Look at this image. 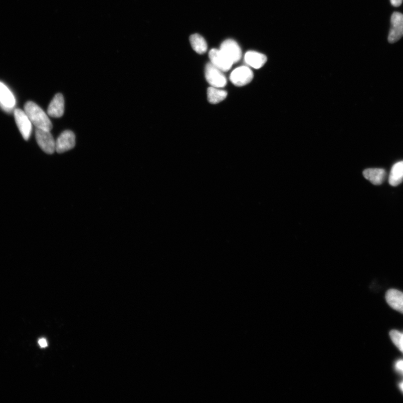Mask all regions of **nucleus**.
<instances>
[{
  "instance_id": "nucleus-1",
  "label": "nucleus",
  "mask_w": 403,
  "mask_h": 403,
  "mask_svg": "<svg viewBox=\"0 0 403 403\" xmlns=\"http://www.w3.org/2000/svg\"><path fill=\"white\" fill-rule=\"evenodd\" d=\"M25 109L28 117L37 128L51 130L53 125L50 118L37 104L28 102L25 105Z\"/></svg>"
},
{
  "instance_id": "nucleus-2",
  "label": "nucleus",
  "mask_w": 403,
  "mask_h": 403,
  "mask_svg": "<svg viewBox=\"0 0 403 403\" xmlns=\"http://www.w3.org/2000/svg\"><path fill=\"white\" fill-rule=\"evenodd\" d=\"M205 76L208 82L213 87L223 88L227 85V79L223 71L211 63L208 64L206 66Z\"/></svg>"
},
{
  "instance_id": "nucleus-3",
  "label": "nucleus",
  "mask_w": 403,
  "mask_h": 403,
  "mask_svg": "<svg viewBox=\"0 0 403 403\" xmlns=\"http://www.w3.org/2000/svg\"><path fill=\"white\" fill-rule=\"evenodd\" d=\"M36 137L38 145L42 150L49 154H52L56 151V142L50 131L37 128Z\"/></svg>"
},
{
  "instance_id": "nucleus-4",
  "label": "nucleus",
  "mask_w": 403,
  "mask_h": 403,
  "mask_svg": "<svg viewBox=\"0 0 403 403\" xmlns=\"http://www.w3.org/2000/svg\"><path fill=\"white\" fill-rule=\"evenodd\" d=\"M253 76L251 69L247 66H241L232 72L230 79L235 86H243L250 83L253 79Z\"/></svg>"
},
{
  "instance_id": "nucleus-5",
  "label": "nucleus",
  "mask_w": 403,
  "mask_h": 403,
  "mask_svg": "<svg viewBox=\"0 0 403 403\" xmlns=\"http://www.w3.org/2000/svg\"><path fill=\"white\" fill-rule=\"evenodd\" d=\"M403 36V15L400 13L392 14L391 18V28L388 36V41L394 43Z\"/></svg>"
},
{
  "instance_id": "nucleus-6",
  "label": "nucleus",
  "mask_w": 403,
  "mask_h": 403,
  "mask_svg": "<svg viewBox=\"0 0 403 403\" xmlns=\"http://www.w3.org/2000/svg\"><path fill=\"white\" fill-rule=\"evenodd\" d=\"M14 116L18 127L20 131L22 136L25 140H28L30 138L32 129V122L25 112L20 109L14 110Z\"/></svg>"
},
{
  "instance_id": "nucleus-7",
  "label": "nucleus",
  "mask_w": 403,
  "mask_h": 403,
  "mask_svg": "<svg viewBox=\"0 0 403 403\" xmlns=\"http://www.w3.org/2000/svg\"><path fill=\"white\" fill-rule=\"evenodd\" d=\"M220 50L233 62V64L237 63L242 58V52L241 47L234 40H228L224 41L221 45Z\"/></svg>"
},
{
  "instance_id": "nucleus-8",
  "label": "nucleus",
  "mask_w": 403,
  "mask_h": 403,
  "mask_svg": "<svg viewBox=\"0 0 403 403\" xmlns=\"http://www.w3.org/2000/svg\"><path fill=\"white\" fill-rule=\"evenodd\" d=\"M209 57L211 63L223 72L229 71L233 65V62L220 50H211L209 52Z\"/></svg>"
},
{
  "instance_id": "nucleus-9",
  "label": "nucleus",
  "mask_w": 403,
  "mask_h": 403,
  "mask_svg": "<svg viewBox=\"0 0 403 403\" xmlns=\"http://www.w3.org/2000/svg\"><path fill=\"white\" fill-rule=\"evenodd\" d=\"M75 146V136L73 132L69 130L62 132L56 141V151L63 153L71 150Z\"/></svg>"
},
{
  "instance_id": "nucleus-10",
  "label": "nucleus",
  "mask_w": 403,
  "mask_h": 403,
  "mask_svg": "<svg viewBox=\"0 0 403 403\" xmlns=\"http://www.w3.org/2000/svg\"><path fill=\"white\" fill-rule=\"evenodd\" d=\"M65 110V100L63 95L57 94L52 99L48 108L47 112L51 117L60 118L63 116Z\"/></svg>"
},
{
  "instance_id": "nucleus-11",
  "label": "nucleus",
  "mask_w": 403,
  "mask_h": 403,
  "mask_svg": "<svg viewBox=\"0 0 403 403\" xmlns=\"http://www.w3.org/2000/svg\"><path fill=\"white\" fill-rule=\"evenodd\" d=\"M386 300L391 308L403 314V293L395 289L388 290L386 294Z\"/></svg>"
},
{
  "instance_id": "nucleus-12",
  "label": "nucleus",
  "mask_w": 403,
  "mask_h": 403,
  "mask_svg": "<svg viewBox=\"0 0 403 403\" xmlns=\"http://www.w3.org/2000/svg\"><path fill=\"white\" fill-rule=\"evenodd\" d=\"M363 174L365 178L375 185H381L384 181L386 172L381 168H369L364 170Z\"/></svg>"
},
{
  "instance_id": "nucleus-13",
  "label": "nucleus",
  "mask_w": 403,
  "mask_h": 403,
  "mask_svg": "<svg viewBox=\"0 0 403 403\" xmlns=\"http://www.w3.org/2000/svg\"><path fill=\"white\" fill-rule=\"evenodd\" d=\"M15 97L7 86L0 81V105L6 110H10L15 106Z\"/></svg>"
},
{
  "instance_id": "nucleus-14",
  "label": "nucleus",
  "mask_w": 403,
  "mask_h": 403,
  "mask_svg": "<svg viewBox=\"0 0 403 403\" xmlns=\"http://www.w3.org/2000/svg\"><path fill=\"white\" fill-rule=\"evenodd\" d=\"M245 62L254 69H261L265 65L267 61V57L261 53L256 51H249L244 57Z\"/></svg>"
},
{
  "instance_id": "nucleus-15",
  "label": "nucleus",
  "mask_w": 403,
  "mask_h": 403,
  "mask_svg": "<svg viewBox=\"0 0 403 403\" xmlns=\"http://www.w3.org/2000/svg\"><path fill=\"white\" fill-rule=\"evenodd\" d=\"M403 181V160L397 162L391 168L389 176V184L396 186Z\"/></svg>"
},
{
  "instance_id": "nucleus-16",
  "label": "nucleus",
  "mask_w": 403,
  "mask_h": 403,
  "mask_svg": "<svg viewBox=\"0 0 403 403\" xmlns=\"http://www.w3.org/2000/svg\"><path fill=\"white\" fill-rule=\"evenodd\" d=\"M190 45L192 49L199 54H204L208 50L207 42L205 41L204 37L198 35L194 34L189 38Z\"/></svg>"
},
{
  "instance_id": "nucleus-17",
  "label": "nucleus",
  "mask_w": 403,
  "mask_h": 403,
  "mask_svg": "<svg viewBox=\"0 0 403 403\" xmlns=\"http://www.w3.org/2000/svg\"><path fill=\"white\" fill-rule=\"evenodd\" d=\"M228 93L220 88L210 87L208 90V99L212 104H218L226 99Z\"/></svg>"
},
{
  "instance_id": "nucleus-18",
  "label": "nucleus",
  "mask_w": 403,
  "mask_h": 403,
  "mask_svg": "<svg viewBox=\"0 0 403 403\" xmlns=\"http://www.w3.org/2000/svg\"><path fill=\"white\" fill-rule=\"evenodd\" d=\"M390 337L392 342L403 353V334L397 330H392L390 332Z\"/></svg>"
},
{
  "instance_id": "nucleus-19",
  "label": "nucleus",
  "mask_w": 403,
  "mask_h": 403,
  "mask_svg": "<svg viewBox=\"0 0 403 403\" xmlns=\"http://www.w3.org/2000/svg\"><path fill=\"white\" fill-rule=\"evenodd\" d=\"M395 367L397 370L401 372L403 375V360L397 361L396 363Z\"/></svg>"
},
{
  "instance_id": "nucleus-20",
  "label": "nucleus",
  "mask_w": 403,
  "mask_h": 403,
  "mask_svg": "<svg viewBox=\"0 0 403 403\" xmlns=\"http://www.w3.org/2000/svg\"><path fill=\"white\" fill-rule=\"evenodd\" d=\"M38 343H39L40 347L42 348H46L48 346V343L46 339L45 338L40 339L39 341H38Z\"/></svg>"
},
{
  "instance_id": "nucleus-21",
  "label": "nucleus",
  "mask_w": 403,
  "mask_h": 403,
  "mask_svg": "<svg viewBox=\"0 0 403 403\" xmlns=\"http://www.w3.org/2000/svg\"><path fill=\"white\" fill-rule=\"evenodd\" d=\"M392 6L398 7L400 6L402 4V0H390Z\"/></svg>"
},
{
  "instance_id": "nucleus-22",
  "label": "nucleus",
  "mask_w": 403,
  "mask_h": 403,
  "mask_svg": "<svg viewBox=\"0 0 403 403\" xmlns=\"http://www.w3.org/2000/svg\"><path fill=\"white\" fill-rule=\"evenodd\" d=\"M399 386H400V387L401 389L403 391V382L400 383Z\"/></svg>"
}]
</instances>
